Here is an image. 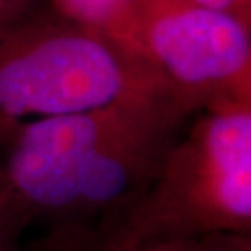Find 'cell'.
<instances>
[{
    "instance_id": "10",
    "label": "cell",
    "mask_w": 251,
    "mask_h": 251,
    "mask_svg": "<svg viewBox=\"0 0 251 251\" xmlns=\"http://www.w3.org/2000/svg\"><path fill=\"white\" fill-rule=\"evenodd\" d=\"M17 2H21V0H0V11L11 8V6H15Z\"/></svg>"
},
{
    "instance_id": "2",
    "label": "cell",
    "mask_w": 251,
    "mask_h": 251,
    "mask_svg": "<svg viewBox=\"0 0 251 251\" xmlns=\"http://www.w3.org/2000/svg\"><path fill=\"white\" fill-rule=\"evenodd\" d=\"M177 93L149 62L26 0L0 11V144L26 117H54L117 100Z\"/></svg>"
},
{
    "instance_id": "1",
    "label": "cell",
    "mask_w": 251,
    "mask_h": 251,
    "mask_svg": "<svg viewBox=\"0 0 251 251\" xmlns=\"http://www.w3.org/2000/svg\"><path fill=\"white\" fill-rule=\"evenodd\" d=\"M198 112L170 91L23 123L4 170L28 224L45 222L49 244L117 227Z\"/></svg>"
},
{
    "instance_id": "3",
    "label": "cell",
    "mask_w": 251,
    "mask_h": 251,
    "mask_svg": "<svg viewBox=\"0 0 251 251\" xmlns=\"http://www.w3.org/2000/svg\"><path fill=\"white\" fill-rule=\"evenodd\" d=\"M142 240L251 234V102L201 108L114 227Z\"/></svg>"
},
{
    "instance_id": "5",
    "label": "cell",
    "mask_w": 251,
    "mask_h": 251,
    "mask_svg": "<svg viewBox=\"0 0 251 251\" xmlns=\"http://www.w3.org/2000/svg\"><path fill=\"white\" fill-rule=\"evenodd\" d=\"M52 8L73 23L144 58L138 34L140 0H52ZM145 60V58H144ZM147 62V60H145Z\"/></svg>"
},
{
    "instance_id": "8",
    "label": "cell",
    "mask_w": 251,
    "mask_h": 251,
    "mask_svg": "<svg viewBox=\"0 0 251 251\" xmlns=\"http://www.w3.org/2000/svg\"><path fill=\"white\" fill-rule=\"evenodd\" d=\"M201 251H251L248 234H212L201 238Z\"/></svg>"
},
{
    "instance_id": "7",
    "label": "cell",
    "mask_w": 251,
    "mask_h": 251,
    "mask_svg": "<svg viewBox=\"0 0 251 251\" xmlns=\"http://www.w3.org/2000/svg\"><path fill=\"white\" fill-rule=\"evenodd\" d=\"M28 220L19 205L4 164H0V251H21L19 236Z\"/></svg>"
},
{
    "instance_id": "9",
    "label": "cell",
    "mask_w": 251,
    "mask_h": 251,
    "mask_svg": "<svg viewBox=\"0 0 251 251\" xmlns=\"http://www.w3.org/2000/svg\"><path fill=\"white\" fill-rule=\"evenodd\" d=\"M192 2L231 13L246 25H251V0H192Z\"/></svg>"
},
{
    "instance_id": "6",
    "label": "cell",
    "mask_w": 251,
    "mask_h": 251,
    "mask_svg": "<svg viewBox=\"0 0 251 251\" xmlns=\"http://www.w3.org/2000/svg\"><path fill=\"white\" fill-rule=\"evenodd\" d=\"M49 251H201V240H142L108 229L84 240L49 244Z\"/></svg>"
},
{
    "instance_id": "4",
    "label": "cell",
    "mask_w": 251,
    "mask_h": 251,
    "mask_svg": "<svg viewBox=\"0 0 251 251\" xmlns=\"http://www.w3.org/2000/svg\"><path fill=\"white\" fill-rule=\"evenodd\" d=\"M142 54L201 108L251 102V25L192 0H140Z\"/></svg>"
}]
</instances>
